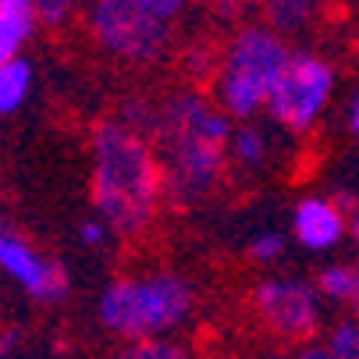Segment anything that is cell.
Segmentation results:
<instances>
[{
    "instance_id": "cell-1",
    "label": "cell",
    "mask_w": 359,
    "mask_h": 359,
    "mask_svg": "<svg viewBox=\"0 0 359 359\" xmlns=\"http://www.w3.org/2000/svg\"><path fill=\"white\" fill-rule=\"evenodd\" d=\"M231 118L199 93L168 96L153 121V146L164 168V192L175 207H196L228 168Z\"/></svg>"
},
{
    "instance_id": "cell-2",
    "label": "cell",
    "mask_w": 359,
    "mask_h": 359,
    "mask_svg": "<svg viewBox=\"0 0 359 359\" xmlns=\"http://www.w3.org/2000/svg\"><path fill=\"white\" fill-rule=\"evenodd\" d=\"M89 196L96 217L114 235L135 238L157 217L164 168L153 142L125 121H100L93 128V178Z\"/></svg>"
},
{
    "instance_id": "cell-3",
    "label": "cell",
    "mask_w": 359,
    "mask_h": 359,
    "mask_svg": "<svg viewBox=\"0 0 359 359\" xmlns=\"http://www.w3.org/2000/svg\"><path fill=\"white\" fill-rule=\"evenodd\" d=\"M192 313V285L182 274H146L111 281L100 295V324L132 341H153L178 331Z\"/></svg>"
},
{
    "instance_id": "cell-4",
    "label": "cell",
    "mask_w": 359,
    "mask_h": 359,
    "mask_svg": "<svg viewBox=\"0 0 359 359\" xmlns=\"http://www.w3.org/2000/svg\"><path fill=\"white\" fill-rule=\"evenodd\" d=\"M292 61V50L271 25H245L224 50L217 72V104L235 121H252L264 114L274 86Z\"/></svg>"
},
{
    "instance_id": "cell-5",
    "label": "cell",
    "mask_w": 359,
    "mask_h": 359,
    "mask_svg": "<svg viewBox=\"0 0 359 359\" xmlns=\"http://www.w3.org/2000/svg\"><path fill=\"white\" fill-rule=\"evenodd\" d=\"M89 32L111 57L149 65L164 57L171 22L153 15L142 0H89Z\"/></svg>"
},
{
    "instance_id": "cell-6",
    "label": "cell",
    "mask_w": 359,
    "mask_h": 359,
    "mask_svg": "<svg viewBox=\"0 0 359 359\" xmlns=\"http://www.w3.org/2000/svg\"><path fill=\"white\" fill-rule=\"evenodd\" d=\"M331 93H334V72L324 57L292 54L281 82L274 86L267 114L274 125H281L288 132H310L317 125V118L324 114Z\"/></svg>"
},
{
    "instance_id": "cell-7",
    "label": "cell",
    "mask_w": 359,
    "mask_h": 359,
    "mask_svg": "<svg viewBox=\"0 0 359 359\" xmlns=\"http://www.w3.org/2000/svg\"><path fill=\"white\" fill-rule=\"evenodd\" d=\"M252 302H256V310H260L264 324L271 331H278L281 338H306L320 320L317 292L299 278L260 281L252 288Z\"/></svg>"
},
{
    "instance_id": "cell-8",
    "label": "cell",
    "mask_w": 359,
    "mask_h": 359,
    "mask_svg": "<svg viewBox=\"0 0 359 359\" xmlns=\"http://www.w3.org/2000/svg\"><path fill=\"white\" fill-rule=\"evenodd\" d=\"M0 271L11 281H18V288L36 302H57L68 295L65 271L46 252H39L36 245H29L22 235H15L8 228L0 231Z\"/></svg>"
},
{
    "instance_id": "cell-9",
    "label": "cell",
    "mask_w": 359,
    "mask_h": 359,
    "mask_svg": "<svg viewBox=\"0 0 359 359\" xmlns=\"http://www.w3.org/2000/svg\"><path fill=\"white\" fill-rule=\"evenodd\" d=\"M292 228H295V238L306 245V249H331L341 242L345 235V217L341 210L334 207L331 199L324 196H306L299 207H295V217H292Z\"/></svg>"
},
{
    "instance_id": "cell-10",
    "label": "cell",
    "mask_w": 359,
    "mask_h": 359,
    "mask_svg": "<svg viewBox=\"0 0 359 359\" xmlns=\"http://www.w3.org/2000/svg\"><path fill=\"white\" fill-rule=\"evenodd\" d=\"M231 164H238L242 171H260L271 161V135L260 125H238L231 132V146H228Z\"/></svg>"
},
{
    "instance_id": "cell-11",
    "label": "cell",
    "mask_w": 359,
    "mask_h": 359,
    "mask_svg": "<svg viewBox=\"0 0 359 359\" xmlns=\"http://www.w3.org/2000/svg\"><path fill=\"white\" fill-rule=\"evenodd\" d=\"M32 93V65L25 57L0 65V114H15Z\"/></svg>"
},
{
    "instance_id": "cell-12",
    "label": "cell",
    "mask_w": 359,
    "mask_h": 359,
    "mask_svg": "<svg viewBox=\"0 0 359 359\" xmlns=\"http://www.w3.org/2000/svg\"><path fill=\"white\" fill-rule=\"evenodd\" d=\"M267 8V18H271V29L278 32H295L310 22L320 8V0H264Z\"/></svg>"
},
{
    "instance_id": "cell-13",
    "label": "cell",
    "mask_w": 359,
    "mask_h": 359,
    "mask_svg": "<svg viewBox=\"0 0 359 359\" xmlns=\"http://www.w3.org/2000/svg\"><path fill=\"white\" fill-rule=\"evenodd\" d=\"M317 288H320L327 299H334V302H345V299H355V292H359V274H355L352 267H341V264H334V267H324V271H320V278H317Z\"/></svg>"
},
{
    "instance_id": "cell-14",
    "label": "cell",
    "mask_w": 359,
    "mask_h": 359,
    "mask_svg": "<svg viewBox=\"0 0 359 359\" xmlns=\"http://www.w3.org/2000/svg\"><path fill=\"white\" fill-rule=\"evenodd\" d=\"M118 359H196V355L171 338H153V341H132Z\"/></svg>"
},
{
    "instance_id": "cell-15",
    "label": "cell",
    "mask_w": 359,
    "mask_h": 359,
    "mask_svg": "<svg viewBox=\"0 0 359 359\" xmlns=\"http://www.w3.org/2000/svg\"><path fill=\"white\" fill-rule=\"evenodd\" d=\"M331 359H359V324H341L334 327L331 341H327Z\"/></svg>"
},
{
    "instance_id": "cell-16",
    "label": "cell",
    "mask_w": 359,
    "mask_h": 359,
    "mask_svg": "<svg viewBox=\"0 0 359 359\" xmlns=\"http://www.w3.org/2000/svg\"><path fill=\"white\" fill-rule=\"evenodd\" d=\"M249 252H252L256 264H274V260H281V256H285V235H278V231L256 235L252 245H249Z\"/></svg>"
},
{
    "instance_id": "cell-17",
    "label": "cell",
    "mask_w": 359,
    "mask_h": 359,
    "mask_svg": "<svg viewBox=\"0 0 359 359\" xmlns=\"http://www.w3.org/2000/svg\"><path fill=\"white\" fill-rule=\"evenodd\" d=\"M0 18H8L22 29H36L39 15H36V0H0Z\"/></svg>"
},
{
    "instance_id": "cell-18",
    "label": "cell",
    "mask_w": 359,
    "mask_h": 359,
    "mask_svg": "<svg viewBox=\"0 0 359 359\" xmlns=\"http://www.w3.org/2000/svg\"><path fill=\"white\" fill-rule=\"evenodd\" d=\"M82 4V0H36V15L46 25H61L72 18V11Z\"/></svg>"
},
{
    "instance_id": "cell-19",
    "label": "cell",
    "mask_w": 359,
    "mask_h": 359,
    "mask_svg": "<svg viewBox=\"0 0 359 359\" xmlns=\"http://www.w3.org/2000/svg\"><path fill=\"white\" fill-rule=\"evenodd\" d=\"M107 235H114L100 217H89V221H82V228H79V238H82V245H93V249H100L107 242Z\"/></svg>"
},
{
    "instance_id": "cell-20",
    "label": "cell",
    "mask_w": 359,
    "mask_h": 359,
    "mask_svg": "<svg viewBox=\"0 0 359 359\" xmlns=\"http://www.w3.org/2000/svg\"><path fill=\"white\" fill-rule=\"evenodd\" d=\"M142 4H146L153 15H161L164 22H175V18H178V15H182L189 4H192V0H142Z\"/></svg>"
},
{
    "instance_id": "cell-21",
    "label": "cell",
    "mask_w": 359,
    "mask_h": 359,
    "mask_svg": "<svg viewBox=\"0 0 359 359\" xmlns=\"http://www.w3.org/2000/svg\"><path fill=\"white\" fill-rule=\"evenodd\" d=\"M0 359H39V355L22 348V334L18 331H8L4 338H0Z\"/></svg>"
},
{
    "instance_id": "cell-22",
    "label": "cell",
    "mask_w": 359,
    "mask_h": 359,
    "mask_svg": "<svg viewBox=\"0 0 359 359\" xmlns=\"http://www.w3.org/2000/svg\"><path fill=\"white\" fill-rule=\"evenodd\" d=\"M292 359H331V352H327V348H302V352H295Z\"/></svg>"
},
{
    "instance_id": "cell-23",
    "label": "cell",
    "mask_w": 359,
    "mask_h": 359,
    "mask_svg": "<svg viewBox=\"0 0 359 359\" xmlns=\"http://www.w3.org/2000/svg\"><path fill=\"white\" fill-rule=\"evenodd\" d=\"M352 132H359V93H355V104H352Z\"/></svg>"
},
{
    "instance_id": "cell-24",
    "label": "cell",
    "mask_w": 359,
    "mask_h": 359,
    "mask_svg": "<svg viewBox=\"0 0 359 359\" xmlns=\"http://www.w3.org/2000/svg\"><path fill=\"white\" fill-rule=\"evenodd\" d=\"M352 235H355V242H359V214H355V221H352Z\"/></svg>"
},
{
    "instance_id": "cell-25",
    "label": "cell",
    "mask_w": 359,
    "mask_h": 359,
    "mask_svg": "<svg viewBox=\"0 0 359 359\" xmlns=\"http://www.w3.org/2000/svg\"><path fill=\"white\" fill-rule=\"evenodd\" d=\"M352 302H355V313H359V292H355V299H352Z\"/></svg>"
},
{
    "instance_id": "cell-26",
    "label": "cell",
    "mask_w": 359,
    "mask_h": 359,
    "mask_svg": "<svg viewBox=\"0 0 359 359\" xmlns=\"http://www.w3.org/2000/svg\"><path fill=\"white\" fill-rule=\"evenodd\" d=\"M0 231H4V224H0Z\"/></svg>"
}]
</instances>
